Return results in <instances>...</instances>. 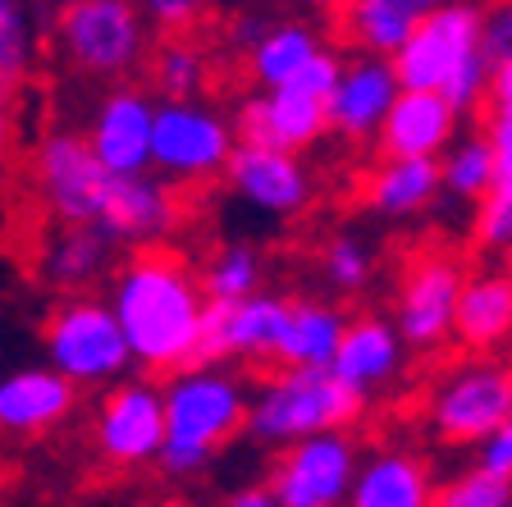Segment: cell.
Returning a JSON list of instances; mask_svg holds the SVG:
<instances>
[{
	"label": "cell",
	"mask_w": 512,
	"mask_h": 507,
	"mask_svg": "<svg viewBox=\"0 0 512 507\" xmlns=\"http://www.w3.org/2000/svg\"><path fill=\"white\" fill-rule=\"evenodd\" d=\"M110 311L138 366L170 370V375L192 370L206 297L202 279L174 252L147 247V252L128 256L110 288Z\"/></svg>",
	"instance_id": "1"
},
{
	"label": "cell",
	"mask_w": 512,
	"mask_h": 507,
	"mask_svg": "<svg viewBox=\"0 0 512 507\" xmlns=\"http://www.w3.org/2000/svg\"><path fill=\"white\" fill-rule=\"evenodd\" d=\"M160 393H165V444H160L156 466L174 480L206 471V462L238 430H247L252 393L238 375L220 366L179 370Z\"/></svg>",
	"instance_id": "2"
},
{
	"label": "cell",
	"mask_w": 512,
	"mask_h": 507,
	"mask_svg": "<svg viewBox=\"0 0 512 507\" xmlns=\"http://www.w3.org/2000/svg\"><path fill=\"white\" fill-rule=\"evenodd\" d=\"M366 412V398L352 393L330 370H275L252 398L247 430L261 444H302L316 434H348Z\"/></svg>",
	"instance_id": "3"
},
{
	"label": "cell",
	"mask_w": 512,
	"mask_h": 507,
	"mask_svg": "<svg viewBox=\"0 0 512 507\" xmlns=\"http://www.w3.org/2000/svg\"><path fill=\"white\" fill-rule=\"evenodd\" d=\"M46 343V361H51L55 375L83 389V384H115L128 366H133V352L124 343V329H119L110 302H96V297H69L51 311L42 329Z\"/></svg>",
	"instance_id": "4"
},
{
	"label": "cell",
	"mask_w": 512,
	"mask_h": 507,
	"mask_svg": "<svg viewBox=\"0 0 512 507\" xmlns=\"http://www.w3.org/2000/svg\"><path fill=\"white\" fill-rule=\"evenodd\" d=\"M55 42L69 69L87 78H119L142 60L147 28L128 0H74L55 10Z\"/></svg>",
	"instance_id": "5"
},
{
	"label": "cell",
	"mask_w": 512,
	"mask_h": 507,
	"mask_svg": "<svg viewBox=\"0 0 512 507\" xmlns=\"http://www.w3.org/2000/svg\"><path fill=\"white\" fill-rule=\"evenodd\" d=\"M512 416L508 361H467L430 393V434L453 448H480Z\"/></svg>",
	"instance_id": "6"
},
{
	"label": "cell",
	"mask_w": 512,
	"mask_h": 507,
	"mask_svg": "<svg viewBox=\"0 0 512 507\" xmlns=\"http://www.w3.org/2000/svg\"><path fill=\"white\" fill-rule=\"evenodd\" d=\"M234 124L202 101H160L151 128V169L165 183H197L224 174L234 156Z\"/></svg>",
	"instance_id": "7"
},
{
	"label": "cell",
	"mask_w": 512,
	"mask_h": 507,
	"mask_svg": "<svg viewBox=\"0 0 512 507\" xmlns=\"http://www.w3.org/2000/svg\"><path fill=\"white\" fill-rule=\"evenodd\" d=\"M357 471H362V453L352 434H316L279 448L266 485L279 507H348Z\"/></svg>",
	"instance_id": "8"
},
{
	"label": "cell",
	"mask_w": 512,
	"mask_h": 507,
	"mask_svg": "<svg viewBox=\"0 0 512 507\" xmlns=\"http://www.w3.org/2000/svg\"><path fill=\"white\" fill-rule=\"evenodd\" d=\"M480 28H485V10L480 5H430L421 28L412 32V42L394 55V74L403 92H439L453 83L462 64L480 55Z\"/></svg>",
	"instance_id": "9"
},
{
	"label": "cell",
	"mask_w": 512,
	"mask_h": 507,
	"mask_svg": "<svg viewBox=\"0 0 512 507\" xmlns=\"http://www.w3.org/2000/svg\"><path fill=\"white\" fill-rule=\"evenodd\" d=\"M288 329V297L256 293L247 302H206L192 366L220 361H275Z\"/></svg>",
	"instance_id": "10"
},
{
	"label": "cell",
	"mask_w": 512,
	"mask_h": 507,
	"mask_svg": "<svg viewBox=\"0 0 512 507\" xmlns=\"http://www.w3.org/2000/svg\"><path fill=\"white\" fill-rule=\"evenodd\" d=\"M467 284L458 256L448 252H416L398 279V338L412 348H439L453 338L458 297Z\"/></svg>",
	"instance_id": "11"
},
{
	"label": "cell",
	"mask_w": 512,
	"mask_h": 507,
	"mask_svg": "<svg viewBox=\"0 0 512 507\" xmlns=\"http://www.w3.org/2000/svg\"><path fill=\"white\" fill-rule=\"evenodd\" d=\"M37 183H42L51 211L64 220V229H74V224L96 229L110 188H115V179L101 169L87 138H78V133H51L37 147Z\"/></svg>",
	"instance_id": "12"
},
{
	"label": "cell",
	"mask_w": 512,
	"mask_h": 507,
	"mask_svg": "<svg viewBox=\"0 0 512 507\" xmlns=\"http://www.w3.org/2000/svg\"><path fill=\"white\" fill-rule=\"evenodd\" d=\"M165 444V393L151 380H124L96 407V448L110 466L156 462Z\"/></svg>",
	"instance_id": "13"
},
{
	"label": "cell",
	"mask_w": 512,
	"mask_h": 507,
	"mask_svg": "<svg viewBox=\"0 0 512 507\" xmlns=\"http://www.w3.org/2000/svg\"><path fill=\"white\" fill-rule=\"evenodd\" d=\"M156 101L142 87H110L87 128V147L110 179H142L151 169Z\"/></svg>",
	"instance_id": "14"
},
{
	"label": "cell",
	"mask_w": 512,
	"mask_h": 507,
	"mask_svg": "<svg viewBox=\"0 0 512 507\" xmlns=\"http://www.w3.org/2000/svg\"><path fill=\"white\" fill-rule=\"evenodd\" d=\"M325 133H330L325 101L302 96V92H293V87L247 96L243 106L234 110V142L238 147H266V151L302 156V151L316 147Z\"/></svg>",
	"instance_id": "15"
},
{
	"label": "cell",
	"mask_w": 512,
	"mask_h": 507,
	"mask_svg": "<svg viewBox=\"0 0 512 507\" xmlns=\"http://www.w3.org/2000/svg\"><path fill=\"white\" fill-rule=\"evenodd\" d=\"M398 96H403V87H398L394 64L375 60V55H352V60H343V74L325 101L330 133H339L343 142L375 138Z\"/></svg>",
	"instance_id": "16"
},
{
	"label": "cell",
	"mask_w": 512,
	"mask_h": 507,
	"mask_svg": "<svg viewBox=\"0 0 512 507\" xmlns=\"http://www.w3.org/2000/svg\"><path fill=\"white\" fill-rule=\"evenodd\" d=\"M224 179L243 201H252L266 215H302L311 206V169L302 156L288 151H266V147H234Z\"/></svg>",
	"instance_id": "17"
},
{
	"label": "cell",
	"mask_w": 512,
	"mask_h": 507,
	"mask_svg": "<svg viewBox=\"0 0 512 507\" xmlns=\"http://www.w3.org/2000/svg\"><path fill=\"white\" fill-rule=\"evenodd\" d=\"M453 128L458 110L439 92H403L375 133V147L384 160H435L453 147Z\"/></svg>",
	"instance_id": "18"
},
{
	"label": "cell",
	"mask_w": 512,
	"mask_h": 507,
	"mask_svg": "<svg viewBox=\"0 0 512 507\" xmlns=\"http://www.w3.org/2000/svg\"><path fill=\"white\" fill-rule=\"evenodd\" d=\"M179 224V197L165 179H115L110 188V201L101 211V224L96 229L106 233L110 243H156Z\"/></svg>",
	"instance_id": "19"
},
{
	"label": "cell",
	"mask_w": 512,
	"mask_h": 507,
	"mask_svg": "<svg viewBox=\"0 0 512 507\" xmlns=\"http://www.w3.org/2000/svg\"><path fill=\"white\" fill-rule=\"evenodd\" d=\"M78 389L51 366L10 370L0 380V430L5 434H46L74 412Z\"/></svg>",
	"instance_id": "20"
},
{
	"label": "cell",
	"mask_w": 512,
	"mask_h": 507,
	"mask_svg": "<svg viewBox=\"0 0 512 507\" xmlns=\"http://www.w3.org/2000/svg\"><path fill=\"white\" fill-rule=\"evenodd\" d=\"M403 366V338L389 320L380 316H352L348 329H343V343H339V357H334L330 375L343 380L352 393L371 398V389L389 384Z\"/></svg>",
	"instance_id": "21"
},
{
	"label": "cell",
	"mask_w": 512,
	"mask_h": 507,
	"mask_svg": "<svg viewBox=\"0 0 512 507\" xmlns=\"http://www.w3.org/2000/svg\"><path fill=\"white\" fill-rule=\"evenodd\" d=\"M435 503V480H430L426 457L407 448H380L362 462L348 507H430Z\"/></svg>",
	"instance_id": "22"
},
{
	"label": "cell",
	"mask_w": 512,
	"mask_h": 507,
	"mask_svg": "<svg viewBox=\"0 0 512 507\" xmlns=\"http://www.w3.org/2000/svg\"><path fill=\"white\" fill-rule=\"evenodd\" d=\"M453 338L467 352H494L512 338V275L508 270H476L458 297Z\"/></svg>",
	"instance_id": "23"
},
{
	"label": "cell",
	"mask_w": 512,
	"mask_h": 507,
	"mask_svg": "<svg viewBox=\"0 0 512 507\" xmlns=\"http://www.w3.org/2000/svg\"><path fill=\"white\" fill-rule=\"evenodd\" d=\"M430 14V0H352L339 10V28L362 55L375 60H394L421 19Z\"/></svg>",
	"instance_id": "24"
},
{
	"label": "cell",
	"mask_w": 512,
	"mask_h": 507,
	"mask_svg": "<svg viewBox=\"0 0 512 507\" xmlns=\"http://www.w3.org/2000/svg\"><path fill=\"white\" fill-rule=\"evenodd\" d=\"M343 329H348V316L330 302H316V297L288 302V329L275 357L279 370H330L339 357Z\"/></svg>",
	"instance_id": "25"
},
{
	"label": "cell",
	"mask_w": 512,
	"mask_h": 507,
	"mask_svg": "<svg viewBox=\"0 0 512 507\" xmlns=\"http://www.w3.org/2000/svg\"><path fill=\"white\" fill-rule=\"evenodd\" d=\"M439 197V160H380L366 179V201L384 220H412Z\"/></svg>",
	"instance_id": "26"
},
{
	"label": "cell",
	"mask_w": 512,
	"mask_h": 507,
	"mask_svg": "<svg viewBox=\"0 0 512 507\" xmlns=\"http://www.w3.org/2000/svg\"><path fill=\"white\" fill-rule=\"evenodd\" d=\"M320 51H325V42H320V32L311 28V23L284 19V23H270L266 37L247 51V69H252V78L266 87V92H279V87L293 83Z\"/></svg>",
	"instance_id": "27"
},
{
	"label": "cell",
	"mask_w": 512,
	"mask_h": 507,
	"mask_svg": "<svg viewBox=\"0 0 512 507\" xmlns=\"http://www.w3.org/2000/svg\"><path fill=\"white\" fill-rule=\"evenodd\" d=\"M110 261V238L101 229H87V224H74V229H60L46 243V279L55 288H83L92 284Z\"/></svg>",
	"instance_id": "28"
},
{
	"label": "cell",
	"mask_w": 512,
	"mask_h": 507,
	"mask_svg": "<svg viewBox=\"0 0 512 507\" xmlns=\"http://www.w3.org/2000/svg\"><path fill=\"white\" fill-rule=\"evenodd\" d=\"M494 174H499V165H494V147L485 133L453 142L444 151V160H439V188L458 201H476V206L494 188Z\"/></svg>",
	"instance_id": "29"
},
{
	"label": "cell",
	"mask_w": 512,
	"mask_h": 507,
	"mask_svg": "<svg viewBox=\"0 0 512 507\" xmlns=\"http://www.w3.org/2000/svg\"><path fill=\"white\" fill-rule=\"evenodd\" d=\"M261 293V256L243 243H229L206 261L202 297L206 302H247Z\"/></svg>",
	"instance_id": "30"
},
{
	"label": "cell",
	"mask_w": 512,
	"mask_h": 507,
	"mask_svg": "<svg viewBox=\"0 0 512 507\" xmlns=\"http://www.w3.org/2000/svg\"><path fill=\"white\" fill-rule=\"evenodd\" d=\"M32 69V10L19 0H0V96L28 78Z\"/></svg>",
	"instance_id": "31"
},
{
	"label": "cell",
	"mask_w": 512,
	"mask_h": 507,
	"mask_svg": "<svg viewBox=\"0 0 512 507\" xmlns=\"http://www.w3.org/2000/svg\"><path fill=\"white\" fill-rule=\"evenodd\" d=\"M151 83L165 101H197V92L206 87V60L197 46L188 42H170L160 46L151 60Z\"/></svg>",
	"instance_id": "32"
},
{
	"label": "cell",
	"mask_w": 512,
	"mask_h": 507,
	"mask_svg": "<svg viewBox=\"0 0 512 507\" xmlns=\"http://www.w3.org/2000/svg\"><path fill=\"white\" fill-rule=\"evenodd\" d=\"M471 233H476V247H485V252H508L512 247V179L494 174V188L476 206Z\"/></svg>",
	"instance_id": "33"
},
{
	"label": "cell",
	"mask_w": 512,
	"mask_h": 507,
	"mask_svg": "<svg viewBox=\"0 0 512 507\" xmlns=\"http://www.w3.org/2000/svg\"><path fill=\"white\" fill-rule=\"evenodd\" d=\"M320 265H325V279H330L334 288L357 293V288H366V279H371V247H366L362 238H352V233H339V238L325 243Z\"/></svg>",
	"instance_id": "34"
},
{
	"label": "cell",
	"mask_w": 512,
	"mask_h": 507,
	"mask_svg": "<svg viewBox=\"0 0 512 507\" xmlns=\"http://www.w3.org/2000/svg\"><path fill=\"white\" fill-rule=\"evenodd\" d=\"M508 503H512L508 480H494L476 466V471H462L448 485H439L430 507H508Z\"/></svg>",
	"instance_id": "35"
},
{
	"label": "cell",
	"mask_w": 512,
	"mask_h": 507,
	"mask_svg": "<svg viewBox=\"0 0 512 507\" xmlns=\"http://www.w3.org/2000/svg\"><path fill=\"white\" fill-rule=\"evenodd\" d=\"M485 87H490V60H485V55H471L458 74H453V83L444 87V101L458 110V115H467V110H476L480 101H485Z\"/></svg>",
	"instance_id": "36"
},
{
	"label": "cell",
	"mask_w": 512,
	"mask_h": 507,
	"mask_svg": "<svg viewBox=\"0 0 512 507\" xmlns=\"http://www.w3.org/2000/svg\"><path fill=\"white\" fill-rule=\"evenodd\" d=\"M339 74H343V60L339 55L330 51V46H325V51L316 55V60L307 64V69H302L298 78H293V92H302V96H316V101H330V92H334V83H339Z\"/></svg>",
	"instance_id": "37"
},
{
	"label": "cell",
	"mask_w": 512,
	"mask_h": 507,
	"mask_svg": "<svg viewBox=\"0 0 512 507\" xmlns=\"http://www.w3.org/2000/svg\"><path fill=\"white\" fill-rule=\"evenodd\" d=\"M480 55L494 64L512 60V5H494L485 10V28H480Z\"/></svg>",
	"instance_id": "38"
},
{
	"label": "cell",
	"mask_w": 512,
	"mask_h": 507,
	"mask_svg": "<svg viewBox=\"0 0 512 507\" xmlns=\"http://www.w3.org/2000/svg\"><path fill=\"white\" fill-rule=\"evenodd\" d=\"M480 471L512 485V416L485 439V444H480Z\"/></svg>",
	"instance_id": "39"
},
{
	"label": "cell",
	"mask_w": 512,
	"mask_h": 507,
	"mask_svg": "<svg viewBox=\"0 0 512 507\" xmlns=\"http://www.w3.org/2000/svg\"><path fill=\"white\" fill-rule=\"evenodd\" d=\"M202 5H192V0H151L147 5V19L160 23V28H188V23L202 19Z\"/></svg>",
	"instance_id": "40"
},
{
	"label": "cell",
	"mask_w": 512,
	"mask_h": 507,
	"mask_svg": "<svg viewBox=\"0 0 512 507\" xmlns=\"http://www.w3.org/2000/svg\"><path fill=\"white\" fill-rule=\"evenodd\" d=\"M485 138L494 147V165H499V179H512V115H490Z\"/></svg>",
	"instance_id": "41"
},
{
	"label": "cell",
	"mask_w": 512,
	"mask_h": 507,
	"mask_svg": "<svg viewBox=\"0 0 512 507\" xmlns=\"http://www.w3.org/2000/svg\"><path fill=\"white\" fill-rule=\"evenodd\" d=\"M485 101H490V115H512V60H503L490 69Z\"/></svg>",
	"instance_id": "42"
},
{
	"label": "cell",
	"mask_w": 512,
	"mask_h": 507,
	"mask_svg": "<svg viewBox=\"0 0 512 507\" xmlns=\"http://www.w3.org/2000/svg\"><path fill=\"white\" fill-rule=\"evenodd\" d=\"M224 507H279V498L270 494V485H243L224 498Z\"/></svg>",
	"instance_id": "43"
},
{
	"label": "cell",
	"mask_w": 512,
	"mask_h": 507,
	"mask_svg": "<svg viewBox=\"0 0 512 507\" xmlns=\"http://www.w3.org/2000/svg\"><path fill=\"white\" fill-rule=\"evenodd\" d=\"M266 32H270V23L261 19V14H243V19L234 23V42H243L247 51H252V46L266 37Z\"/></svg>",
	"instance_id": "44"
},
{
	"label": "cell",
	"mask_w": 512,
	"mask_h": 507,
	"mask_svg": "<svg viewBox=\"0 0 512 507\" xmlns=\"http://www.w3.org/2000/svg\"><path fill=\"white\" fill-rule=\"evenodd\" d=\"M10 138V96H0V147Z\"/></svg>",
	"instance_id": "45"
},
{
	"label": "cell",
	"mask_w": 512,
	"mask_h": 507,
	"mask_svg": "<svg viewBox=\"0 0 512 507\" xmlns=\"http://www.w3.org/2000/svg\"><path fill=\"white\" fill-rule=\"evenodd\" d=\"M503 256H508V275H512V247H508V252H503Z\"/></svg>",
	"instance_id": "46"
},
{
	"label": "cell",
	"mask_w": 512,
	"mask_h": 507,
	"mask_svg": "<svg viewBox=\"0 0 512 507\" xmlns=\"http://www.w3.org/2000/svg\"><path fill=\"white\" fill-rule=\"evenodd\" d=\"M165 507H192V503H165Z\"/></svg>",
	"instance_id": "47"
},
{
	"label": "cell",
	"mask_w": 512,
	"mask_h": 507,
	"mask_svg": "<svg viewBox=\"0 0 512 507\" xmlns=\"http://www.w3.org/2000/svg\"><path fill=\"white\" fill-rule=\"evenodd\" d=\"M508 507H512V503H508Z\"/></svg>",
	"instance_id": "48"
}]
</instances>
